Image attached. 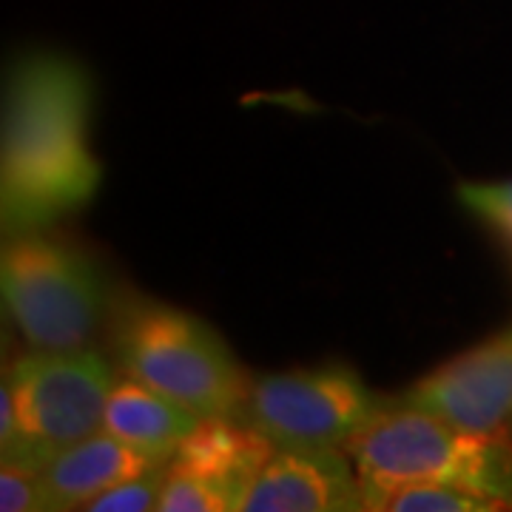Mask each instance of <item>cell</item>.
I'll return each mask as SVG.
<instances>
[{
    "label": "cell",
    "mask_w": 512,
    "mask_h": 512,
    "mask_svg": "<svg viewBox=\"0 0 512 512\" xmlns=\"http://www.w3.org/2000/svg\"><path fill=\"white\" fill-rule=\"evenodd\" d=\"M345 453L362 487L439 481L512 504L510 447L498 439L464 433L439 416L404 402L384 404L376 419L348 441Z\"/></svg>",
    "instance_id": "4"
},
{
    "label": "cell",
    "mask_w": 512,
    "mask_h": 512,
    "mask_svg": "<svg viewBox=\"0 0 512 512\" xmlns=\"http://www.w3.org/2000/svg\"><path fill=\"white\" fill-rule=\"evenodd\" d=\"M362 481L342 447H274L239 512H362Z\"/></svg>",
    "instance_id": "8"
},
{
    "label": "cell",
    "mask_w": 512,
    "mask_h": 512,
    "mask_svg": "<svg viewBox=\"0 0 512 512\" xmlns=\"http://www.w3.org/2000/svg\"><path fill=\"white\" fill-rule=\"evenodd\" d=\"M458 202L490 225L512 251V180L501 183H461L456 188Z\"/></svg>",
    "instance_id": "14"
},
{
    "label": "cell",
    "mask_w": 512,
    "mask_h": 512,
    "mask_svg": "<svg viewBox=\"0 0 512 512\" xmlns=\"http://www.w3.org/2000/svg\"><path fill=\"white\" fill-rule=\"evenodd\" d=\"M92 80L52 52L15 63L3 94L0 214L6 237L52 228L89 205L103 168L89 148Z\"/></svg>",
    "instance_id": "1"
},
{
    "label": "cell",
    "mask_w": 512,
    "mask_h": 512,
    "mask_svg": "<svg viewBox=\"0 0 512 512\" xmlns=\"http://www.w3.org/2000/svg\"><path fill=\"white\" fill-rule=\"evenodd\" d=\"M274 453V444L239 416L202 419L200 427L180 444L171 464L197 473L237 498L245 493L256 470Z\"/></svg>",
    "instance_id": "10"
},
{
    "label": "cell",
    "mask_w": 512,
    "mask_h": 512,
    "mask_svg": "<svg viewBox=\"0 0 512 512\" xmlns=\"http://www.w3.org/2000/svg\"><path fill=\"white\" fill-rule=\"evenodd\" d=\"M384 402L350 367L288 370L251 379L239 419L274 447H348Z\"/></svg>",
    "instance_id": "6"
},
{
    "label": "cell",
    "mask_w": 512,
    "mask_h": 512,
    "mask_svg": "<svg viewBox=\"0 0 512 512\" xmlns=\"http://www.w3.org/2000/svg\"><path fill=\"white\" fill-rule=\"evenodd\" d=\"M399 402L481 439H501L512 419V325L421 376Z\"/></svg>",
    "instance_id": "7"
},
{
    "label": "cell",
    "mask_w": 512,
    "mask_h": 512,
    "mask_svg": "<svg viewBox=\"0 0 512 512\" xmlns=\"http://www.w3.org/2000/svg\"><path fill=\"white\" fill-rule=\"evenodd\" d=\"M165 467H157V470H148V473H140V476L126 478L120 484L109 487L106 493H100L97 498H92L83 510L89 512H146L157 510L160 504V495H163L165 484Z\"/></svg>",
    "instance_id": "15"
},
{
    "label": "cell",
    "mask_w": 512,
    "mask_h": 512,
    "mask_svg": "<svg viewBox=\"0 0 512 512\" xmlns=\"http://www.w3.org/2000/svg\"><path fill=\"white\" fill-rule=\"evenodd\" d=\"M0 291L32 348H83L109 311L103 271L49 228L12 234L0 254Z\"/></svg>",
    "instance_id": "5"
},
{
    "label": "cell",
    "mask_w": 512,
    "mask_h": 512,
    "mask_svg": "<svg viewBox=\"0 0 512 512\" xmlns=\"http://www.w3.org/2000/svg\"><path fill=\"white\" fill-rule=\"evenodd\" d=\"M0 510L3 512H49V495L43 476L3 464L0 467Z\"/></svg>",
    "instance_id": "16"
},
{
    "label": "cell",
    "mask_w": 512,
    "mask_h": 512,
    "mask_svg": "<svg viewBox=\"0 0 512 512\" xmlns=\"http://www.w3.org/2000/svg\"><path fill=\"white\" fill-rule=\"evenodd\" d=\"M237 510V498L197 473L171 464L165 467V484L157 512H228Z\"/></svg>",
    "instance_id": "13"
},
{
    "label": "cell",
    "mask_w": 512,
    "mask_h": 512,
    "mask_svg": "<svg viewBox=\"0 0 512 512\" xmlns=\"http://www.w3.org/2000/svg\"><path fill=\"white\" fill-rule=\"evenodd\" d=\"M168 461L171 458L148 456L143 450L100 430L57 453L40 473L49 495V512L83 510L92 498L106 493L114 484L157 470Z\"/></svg>",
    "instance_id": "9"
},
{
    "label": "cell",
    "mask_w": 512,
    "mask_h": 512,
    "mask_svg": "<svg viewBox=\"0 0 512 512\" xmlns=\"http://www.w3.org/2000/svg\"><path fill=\"white\" fill-rule=\"evenodd\" d=\"M200 421V416L185 410L183 404L120 376L106 402L103 430L148 456L174 458L180 444L200 427Z\"/></svg>",
    "instance_id": "11"
},
{
    "label": "cell",
    "mask_w": 512,
    "mask_h": 512,
    "mask_svg": "<svg viewBox=\"0 0 512 512\" xmlns=\"http://www.w3.org/2000/svg\"><path fill=\"white\" fill-rule=\"evenodd\" d=\"M365 510L379 512H495L512 510L510 501L495 495L461 490L439 481H399L384 487H362Z\"/></svg>",
    "instance_id": "12"
},
{
    "label": "cell",
    "mask_w": 512,
    "mask_h": 512,
    "mask_svg": "<svg viewBox=\"0 0 512 512\" xmlns=\"http://www.w3.org/2000/svg\"><path fill=\"white\" fill-rule=\"evenodd\" d=\"M109 316L111 356L120 376L163 393L200 419L242 413L251 379L202 319L126 293Z\"/></svg>",
    "instance_id": "2"
},
{
    "label": "cell",
    "mask_w": 512,
    "mask_h": 512,
    "mask_svg": "<svg viewBox=\"0 0 512 512\" xmlns=\"http://www.w3.org/2000/svg\"><path fill=\"white\" fill-rule=\"evenodd\" d=\"M114 382V362L89 345L23 353L0 390L3 464L43 473L57 453L100 433Z\"/></svg>",
    "instance_id": "3"
}]
</instances>
